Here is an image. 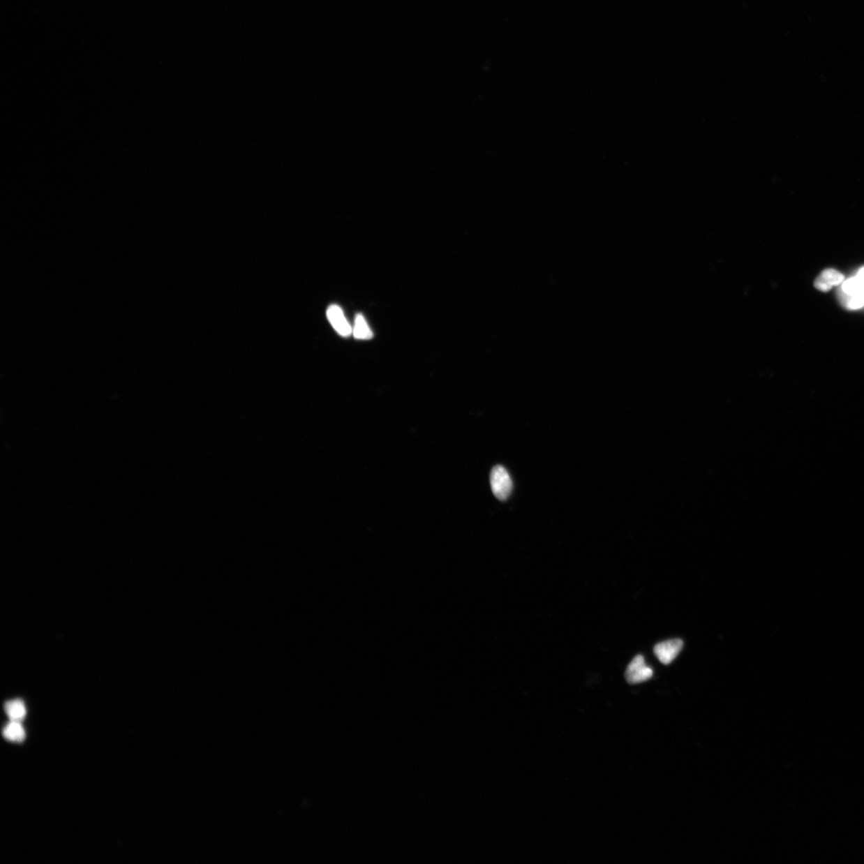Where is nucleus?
<instances>
[{
  "mask_svg": "<svg viewBox=\"0 0 864 864\" xmlns=\"http://www.w3.org/2000/svg\"><path fill=\"white\" fill-rule=\"evenodd\" d=\"M5 710L10 720L19 722L24 719L27 713L25 704L20 699L5 703Z\"/></svg>",
  "mask_w": 864,
  "mask_h": 864,
  "instance_id": "nucleus-7",
  "label": "nucleus"
},
{
  "mask_svg": "<svg viewBox=\"0 0 864 864\" xmlns=\"http://www.w3.org/2000/svg\"><path fill=\"white\" fill-rule=\"evenodd\" d=\"M328 320L335 330L342 336H349L352 334L351 325H349L342 309L337 305H332L327 311Z\"/></svg>",
  "mask_w": 864,
  "mask_h": 864,
  "instance_id": "nucleus-4",
  "label": "nucleus"
},
{
  "mask_svg": "<svg viewBox=\"0 0 864 864\" xmlns=\"http://www.w3.org/2000/svg\"><path fill=\"white\" fill-rule=\"evenodd\" d=\"M653 674V670L645 664L643 656L638 655L627 666L625 678L630 685H638L649 680Z\"/></svg>",
  "mask_w": 864,
  "mask_h": 864,
  "instance_id": "nucleus-2",
  "label": "nucleus"
},
{
  "mask_svg": "<svg viewBox=\"0 0 864 864\" xmlns=\"http://www.w3.org/2000/svg\"><path fill=\"white\" fill-rule=\"evenodd\" d=\"M844 276L835 269L824 271L814 281V287L819 291L827 292L835 286L843 283Z\"/></svg>",
  "mask_w": 864,
  "mask_h": 864,
  "instance_id": "nucleus-5",
  "label": "nucleus"
},
{
  "mask_svg": "<svg viewBox=\"0 0 864 864\" xmlns=\"http://www.w3.org/2000/svg\"><path fill=\"white\" fill-rule=\"evenodd\" d=\"M857 276L863 278L864 280V267H863V269H861L860 271H858Z\"/></svg>",
  "mask_w": 864,
  "mask_h": 864,
  "instance_id": "nucleus-10",
  "label": "nucleus"
},
{
  "mask_svg": "<svg viewBox=\"0 0 864 864\" xmlns=\"http://www.w3.org/2000/svg\"><path fill=\"white\" fill-rule=\"evenodd\" d=\"M839 298L840 303L844 307L849 310H858L864 307V300L853 297V295H847L843 292H839Z\"/></svg>",
  "mask_w": 864,
  "mask_h": 864,
  "instance_id": "nucleus-9",
  "label": "nucleus"
},
{
  "mask_svg": "<svg viewBox=\"0 0 864 864\" xmlns=\"http://www.w3.org/2000/svg\"><path fill=\"white\" fill-rule=\"evenodd\" d=\"M683 647L681 639H670L656 644L654 653L657 659L664 665H669L680 654Z\"/></svg>",
  "mask_w": 864,
  "mask_h": 864,
  "instance_id": "nucleus-3",
  "label": "nucleus"
},
{
  "mask_svg": "<svg viewBox=\"0 0 864 864\" xmlns=\"http://www.w3.org/2000/svg\"><path fill=\"white\" fill-rule=\"evenodd\" d=\"M3 735L7 740L17 743L25 740L26 733L23 726L19 721H12L4 727Z\"/></svg>",
  "mask_w": 864,
  "mask_h": 864,
  "instance_id": "nucleus-6",
  "label": "nucleus"
},
{
  "mask_svg": "<svg viewBox=\"0 0 864 864\" xmlns=\"http://www.w3.org/2000/svg\"><path fill=\"white\" fill-rule=\"evenodd\" d=\"M490 483L492 492L497 499L506 500L510 496L512 491V480L504 467L496 466L492 469Z\"/></svg>",
  "mask_w": 864,
  "mask_h": 864,
  "instance_id": "nucleus-1",
  "label": "nucleus"
},
{
  "mask_svg": "<svg viewBox=\"0 0 864 864\" xmlns=\"http://www.w3.org/2000/svg\"><path fill=\"white\" fill-rule=\"evenodd\" d=\"M353 334L359 340H368L373 336V332L371 331L362 315L359 314L355 318Z\"/></svg>",
  "mask_w": 864,
  "mask_h": 864,
  "instance_id": "nucleus-8",
  "label": "nucleus"
}]
</instances>
